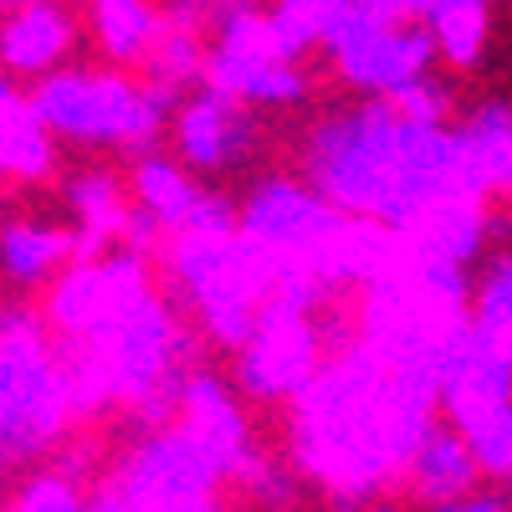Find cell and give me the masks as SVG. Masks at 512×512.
I'll use <instances>...</instances> for the list:
<instances>
[{"label":"cell","instance_id":"1","mask_svg":"<svg viewBox=\"0 0 512 512\" xmlns=\"http://www.w3.org/2000/svg\"><path fill=\"white\" fill-rule=\"evenodd\" d=\"M31 159L77 190L103 221L144 226L164 205L159 175L139 144V128L108 113H77L67 98H52L31 113Z\"/></svg>","mask_w":512,"mask_h":512},{"label":"cell","instance_id":"2","mask_svg":"<svg viewBox=\"0 0 512 512\" xmlns=\"http://www.w3.org/2000/svg\"><path fill=\"white\" fill-rule=\"evenodd\" d=\"M400 88L410 93L420 113V134L451 149H477V144H502L507 118H512V77L487 72L477 57H466L456 41V26L431 36L400 62Z\"/></svg>","mask_w":512,"mask_h":512},{"label":"cell","instance_id":"3","mask_svg":"<svg viewBox=\"0 0 512 512\" xmlns=\"http://www.w3.org/2000/svg\"><path fill=\"white\" fill-rule=\"evenodd\" d=\"M287 323L297 344V384H333L364 364L379 338V277L333 262L287 287Z\"/></svg>","mask_w":512,"mask_h":512},{"label":"cell","instance_id":"4","mask_svg":"<svg viewBox=\"0 0 512 512\" xmlns=\"http://www.w3.org/2000/svg\"><path fill=\"white\" fill-rule=\"evenodd\" d=\"M507 282H512V180L507 164L477 185L472 221L461 246L446 256V303L466 338H492L507 344Z\"/></svg>","mask_w":512,"mask_h":512},{"label":"cell","instance_id":"5","mask_svg":"<svg viewBox=\"0 0 512 512\" xmlns=\"http://www.w3.org/2000/svg\"><path fill=\"white\" fill-rule=\"evenodd\" d=\"M98 226V210L47 175L36 159L0 154V231L21 246H82Z\"/></svg>","mask_w":512,"mask_h":512},{"label":"cell","instance_id":"6","mask_svg":"<svg viewBox=\"0 0 512 512\" xmlns=\"http://www.w3.org/2000/svg\"><path fill=\"white\" fill-rule=\"evenodd\" d=\"M77 277H88L82 267V246H21L0 231V338H21L36 318H47L52 308H67V297Z\"/></svg>","mask_w":512,"mask_h":512},{"label":"cell","instance_id":"7","mask_svg":"<svg viewBox=\"0 0 512 512\" xmlns=\"http://www.w3.org/2000/svg\"><path fill=\"white\" fill-rule=\"evenodd\" d=\"M297 11V0H236V16H241V31H256V36H277Z\"/></svg>","mask_w":512,"mask_h":512},{"label":"cell","instance_id":"8","mask_svg":"<svg viewBox=\"0 0 512 512\" xmlns=\"http://www.w3.org/2000/svg\"><path fill=\"white\" fill-rule=\"evenodd\" d=\"M420 512H507V482H487V487H472L461 497H446V502H431Z\"/></svg>","mask_w":512,"mask_h":512},{"label":"cell","instance_id":"9","mask_svg":"<svg viewBox=\"0 0 512 512\" xmlns=\"http://www.w3.org/2000/svg\"><path fill=\"white\" fill-rule=\"evenodd\" d=\"M328 6H338V11H354V16H359V11H364V0H328Z\"/></svg>","mask_w":512,"mask_h":512},{"label":"cell","instance_id":"10","mask_svg":"<svg viewBox=\"0 0 512 512\" xmlns=\"http://www.w3.org/2000/svg\"><path fill=\"white\" fill-rule=\"evenodd\" d=\"M11 349H16V338H11V344H6V338H0V364H6V359H11Z\"/></svg>","mask_w":512,"mask_h":512}]
</instances>
